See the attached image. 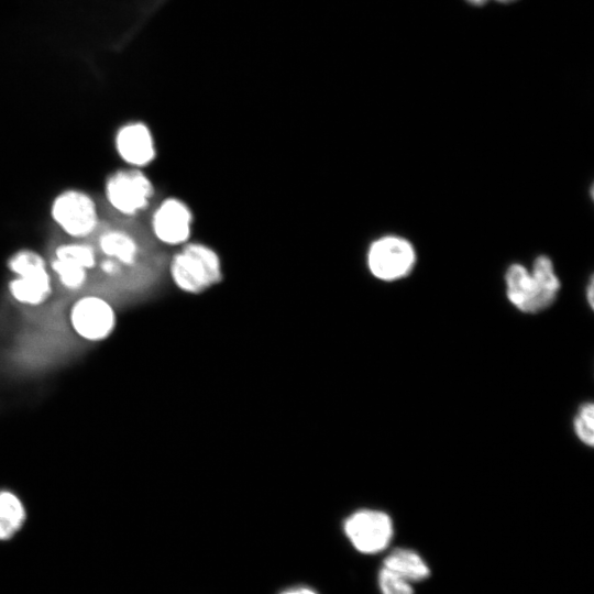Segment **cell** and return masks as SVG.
<instances>
[{"label":"cell","instance_id":"obj_14","mask_svg":"<svg viewBox=\"0 0 594 594\" xmlns=\"http://www.w3.org/2000/svg\"><path fill=\"white\" fill-rule=\"evenodd\" d=\"M52 270L58 276L59 282L67 288L77 289L87 278V268L64 258L54 257Z\"/></svg>","mask_w":594,"mask_h":594},{"label":"cell","instance_id":"obj_20","mask_svg":"<svg viewBox=\"0 0 594 594\" xmlns=\"http://www.w3.org/2000/svg\"><path fill=\"white\" fill-rule=\"evenodd\" d=\"M590 285L587 286V301L590 304V306L593 308V292H594V288H593V279L591 278L590 280Z\"/></svg>","mask_w":594,"mask_h":594},{"label":"cell","instance_id":"obj_2","mask_svg":"<svg viewBox=\"0 0 594 594\" xmlns=\"http://www.w3.org/2000/svg\"><path fill=\"white\" fill-rule=\"evenodd\" d=\"M169 274L180 290L199 294L222 279L221 260L210 246L187 242L173 256Z\"/></svg>","mask_w":594,"mask_h":594},{"label":"cell","instance_id":"obj_3","mask_svg":"<svg viewBox=\"0 0 594 594\" xmlns=\"http://www.w3.org/2000/svg\"><path fill=\"white\" fill-rule=\"evenodd\" d=\"M15 274L9 289L13 298L25 305H38L51 293V277L45 261L31 250H21L9 260Z\"/></svg>","mask_w":594,"mask_h":594},{"label":"cell","instance_id":"obj_5","mask_svg":"<svg viewBox=\"0 0 594 594\" xmlns=\"http://www.w3.org/2000/svg\"><path fill=\"white\" fill-rule=\"evenodd\" d=\"M416 262L413 245L399 237H383L374 241L367 252L370 272L378 279L395 280L406 276Z\"/></svg>","mask_w":594,"mask_h":594},{"label":"cell","instance_id":"obj_4","mask_svg":"<svg viewBox=\"0 0 594 594\" xmlns=\"http://www.w3.org/2000/svg\"><path fill=\"white\" fill-rule=\"evenodd\" d=\"M154 195L150 178L139 168L117 170L106 183V197L119 212L133 216L144 210Z\"/></svg>","mask_w":594,"mask_h":594},{"label":"cell","instance_id":"obj_8","mask_svg":"<svg viewBox=\"0 0 594 594\" xmlns=\"http://www.w3.org/2000/svg\"><path fill=\"white\" fill-rule=\"evenodd\" d=\"M193 213L180 199H164L152 216V230L155 238L166 245H183L191 234Z\"/></svg>","mask_w":594,"mask_h":594},{"label":"cell","instance_id":"obj_1","mask_svg":"<svg viewBox=\"0 0 594 594\" xmlns=\"http://www.w3.org/2000/svg\"><path fill=\"white\" fill-rule=\"evenodd\" d=\"M508 300L520 311L535 314L548 308L557 298L560 280L551 260L538 256L532 271L513 264L505 274Z\"/></svg>","mask_w":594,"mask_h":594},{"label":"cell","instance_id":"obj_6","mask_svg":"<svg viewBox=\"0 0 594 594\" xmlns=\"http://www.w3.org/2000/svg\"><path fill=\"white\" fill-rule=\"evenodd\" d=\"M343 529L352 546L365 554L386 549L394 532L391 517L373 509L355 512L345 519Z\"/></svg>","mask_w":594,"mask_h":594},{"label":"cell","instance_id":"obj_15","mask_svg":"<svg viewBox=\"0 0 594 594\" xmlns=\"http://www.w3.org/2000/svg\"><path fill=\"white\" fill-rule=\"evenodd\" d=\"M573 428L578 439L588 447L594 444V405L583 404L573 420Z\"/></svg>","mask_w":594,"mask_h":594},{"label":"cell","instance_id":"obj_12","mask_svg":"<svg viewBox=\"0 0 594 594\" xmlns=\"http://www.w3.org/2000/svg\"><path fill=\"white\" fill-rule=\"evenodd\" d=\"M101 251L121 264H132L138 256V244L127 232L111 230L100 238Z\"/></svg>","mask_w":594,"mask_h":594},{"label":"cell","instance_id":"obj_16","mask_svg":"<svg viewBox=\"0 0 594 594\" xmlns=\"http://www.w3.org/2000/svg\"><path fill=\"white\" fill-rule=\"evenodd\" d=\"M55 257L75 262L87 270L96 264V254L92 248L81 243L59 245L55 251Z\"/></svg>","mask_w":594,"mask_h":594},{"label":"cell","instance_id":"obj_7","mask_svg":"<svg viewBox=\"0 0 594 594\" xmlns=\"http://www.w3.org/2000/svg\"><path fill=\"white\" fill-rule=\"evenodd\" d=\"M51 213L64 232L76 238L90 234L98 224L94 199L77 189L61 193L52 204Z\"/></svg>","mask_w":594,"mask_h":594},{"label":"cell","instance_id":"obj_19","mask_svg":"<svg viewBox=\"0 0 594 594\" xmlns=\"http://www.w3.org/2000/svg\"><path fill=\"white\" fill-rule=\"evenodd\" d=\"M465 1L471 6L481 7L487 3L488 1H495V2L507 4V3H513L518 0H465Z\"/></svg>","mask_w":594,"mask_h":594},{"label":"cell","instance_id":"obj_9","mask_svg":"<svg viewBox=\"0 0 594 594\" xmlns=\"http://www.w3.org/2000/svg\"><path fill=\"white\" fill-rule=\"evenodd\" d=\"M75 331L87 340H101L113 329L116 316L110 304L97 296L80 298L70 312Z\"/></svg>","mask_w":594,"mask_h":594},{"label":"cell","instance_id":"obj_18","mask_svg":"<svg viewBox=\"0 0 594 594\" xmlns=\"http://www.w3.org/2000/svg\"><path fill=\"white\" fill-rule=\"evenodd\" d=\"M278 594H319L316 590L306 585L287 587Z\"/></svg>","mask_w":594,"mask_h":594},{"label":"cell","instance_id":"obj_11","mask_svg":"<svg viewBox=\"0 0 594 594\" xmlns=\"http://www.w3.org/2000/svg\"><path fill=\"white\" fill-rule=\"evenodd\" d=\"M383 568L410 583L422 581L430 574V570L424 559L414 550L405 548L392 551L385 558Z\"/></svg>","mask_w":594,"mask_h":594},{"label":"cell","instance_id":"obj_17","mask_svg":"<svg viewBox=\"0 0 594 594\" xmlns=\"http://www.w3.org/2000/svg\"><path fill=\"white\" fill-rule=\"evenodd\" d=\"M378 586L382 594H414L410 582L385 568L378 573Z\"/></svg>","mask_w":594,"mask_h":594},{"label":"cell","instance_id":"obj_10","mask_svg":"<svg viewBox=\"0 0 594 594\" xmlns=\"http://www.w3.org/2000/svg\"><path fill=\"white\" fill-rule=\"evenodd\" d=\"M116 150L131 167L140 168L155 158V143L150 129L141 122L123 125L116 135Z\"/></svg>","mask_w":594,"mask_h":594},{"label":"cell","instance_id":"obj_13","mask_svg":"<svg viewBox=\"0 0 594 594\" xmlns=\"http://www.w3.org/2000/svg\"><path fill=\"white\" fill-rule=\"evenodd\" d=\"M24 518L21 501L10 492H0V540L12 537L21 528Z\"/></svg>","mask_w":594,"mask_h":594}]
</instances>
